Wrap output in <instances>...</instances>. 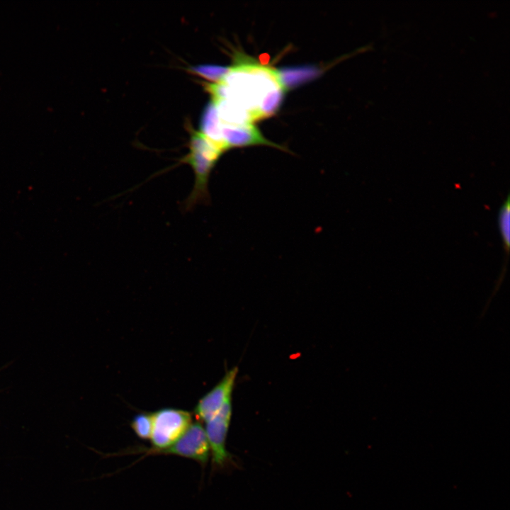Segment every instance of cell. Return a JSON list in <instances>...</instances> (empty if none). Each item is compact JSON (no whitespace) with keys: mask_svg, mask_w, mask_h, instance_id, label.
<instances>
[{"mask_svg":"<svg viewBox=\"0 0 510 510\" xmlns=\"http://www.w3.org/2000/svg\"><path fill=\"white\" fill-rule=\"evenodd\" d=\"M212 99H226L246 111L252 123L275 114L284 91L277 70L237 58L217 83H205Z\"/></svg>","mask_w":510,"mask_h":510,"instance_id":"6da1fadb","label":"cell"},{"mask_svg":"<svg viewBox=\"0 0 510 510\" xmlns=\"http://www.w3.org/2000/svg\"><path fill=\"white\" fill-rule=\"evenodd\" d=\"M189 152L181 160L188 164L195 175L193 191L188 197L186 208L209 201L208 181L211 171L224 153L200 131L191 130Z\"/></svg>","mask_w":510,"mask_h":510,"instance_id":"7a4b0ae2","label":"cell"},{"mask_svg":"<svg viewBox=\"0 0 510 510\" xmlns=\"http://www.w3.org/2000/svg\"><path fill=\"white\" fill-rule=\"evenodd\" d=\"M130 453H142V458L154 455H174L193 460L203 466L206 465L210 455L205 429L199 421L192 423L184 434L167 448L154 449L140 446L128 448L118 455Z\"/></svg>","mask_w":510,"mask_h":510,"instance_id":"3957f363","label":"cell"},{"mask_svg":"<svg viewBox=\"0 0 510 510\" xmlns=\"http://www.w3.org/2000/svg\"><path fill=\"white\" fill-rule=\"evenodd\" d=\"M192 424L191 414L185 410L163 408L152 413V447L167 448L177 441Z\"/></svg>","mask_w":510,"mask_h":510,"instance_id":"277c9868","label":"cell"},{"mask_svg":"<svg viewBox=\"0 0 510 510\" xmlns=\"http://www.w3.org/2000/svg\"><path fill=\"white\" fill-rule=\"evenodd\" d=\"M232 400L226 402L221 409L205 422V431L212 455L213 465L223 466L229 458L226 450V438L232 416Z\"/></svg>","mask_w":510,"mask_h":510,"instance_id":"5b68a950","label":"cell"},{"mask_svg":"<svg viewBox=\"0 0 510 510\" xmlns=\"http://www.w3.org/2000/svg\"><path fill=\"white\" fill-rule=\"evenodd\" d=\"M238 373L234 367L229 370L222 380L198 402L194 413L200 421L206 422L212 418L230 400Z\"/></svg>","mask_w":510,"mask_h":510,"instance_id":"8992f818","label":"cell"},{"mask_svg":"<svg viewBox=\"0 0 510 510\" xmlns=\"http://www.w3.org/2000/svg\"><path fill=\"white\" fill-rule=\"evenodd\" d=\"M222 140L227 150L233 147L264 144L280 149L284 147L266 139L252 123L229 125L220 123Z\"/></svg>","mask_w":510,"mask_h":510,"instance_id":"52a82bcc","label":"cell"},{"mask_svg":"<svg viewBox=\"0 0 510 510\" xmlns=\"http://www.w3.org/2000/svg\"><path fill=\"white\" fill-rule=\"evenodd\" d=\"M200 126L201 133L223 152L227 151L221 135L220 121L217 108L212 101L207 104L203 112Z\"/></svg>","mask_w":510,"mask_h":510,"instance_id":"ba28073f","label":"cell"},{"mask_svg":"<svg viewBox=\"0 0 510 510\" xmlns=\"http://www.w3.org/2000/svg\"><path fill=\"white\" fill-rule=\"evenodd\" d=\"M277 72L285 90L310 80L319 74L318 69L312 67L284 68Z\"/></svg>","mask_w":510,"mask_h":510,"instance_id":"9c48e42d","label":"cell"},{"mask_svg":"<svg viewBox=\"0 0 510 510\" xmlns=\"http://www.w3.org/2000/svg\"><path fill=\"white\" fill-rule=\"evenodd\" d=\"M499 230L502 239L504 249L509 254L510 246V198L507 196L500 207L498 214Z\"/></svg>","mask_w":510,"mask_h":510,"instance_id":"30bf717a","label":"cell"},{"mask_svg":"<svg viewBox=\"0 0 510 510\" xmlns=\"http://www.w3.org/2000/svg\"><path fill=\"white\" fill-rule=\"evenodd\" d=\"M188 70L193 74L217 83L221 81L228 73L230 67L215 64H198L189 67Z\"/></svg>","mask_w":510,"mask_h":510,"instance_id":"8fae6325","label":"cell"},{"mask_svg":"<svg viewBox=\"0 0 510 510\" xmlns=\"http://www.w3.org/2000/svg\"><path fill=\"white\" fill-rule=\"evenodd\" d=\"M130 426L140 439L150 438L152 430V413L142 412L135 415Z\"/></svg>","mask_w":510,"mask_h":510,"instance_id":"7c38bea8","label":"cell"}]
</instances>
